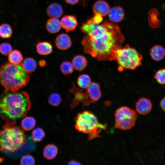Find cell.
<instances>
[{
    "label": "cell",
    "instance_id": "1",
    "mask_svg": "<svg viewBox=\"0 0 165 165\" xmlns=\"http://www.w3.org/2000/svg\"><path fill=\"white\" fill-rule=\"evenodd\" d=\"M81 31L87 34L82 42L85 52L99 61L114 60L124 38L116 24L106 20L101 25L86 22Z\"/></svg>",
    "mask_w": 165,
    "mask_h": 165
},
{
    "label": "cell",
    "instance_id": "2",
    "mask_svg": "<svg viewBox=\"0 0 165 165\" xmlns=\"http://www.w3.org/2000/svg\"><path fill=\"white\" fill-rule=\"evenodd\" d=\"M31 107L28 94L25 91L5 90L0 96V117L9 125L25 116Z\"/></svg>",
    "mask_w": 165,
    "mask_h": 165
},
{
    "label": "cell",
    "instance_id": "3",
    "mask_svg": "<svg viewBox=\"0 0 165 165\" xmlns=\"http://www.w3.org/2000/svg\"><path fill=\"white\" fill-rule=\"evenodd\" d=\"M1 69L0 83L5 90L17 91L25 87L30 80L31 73L24 69L22 64L6 62Z\"/></svg>",
    "mask_w": 165,
    "mask_h": 165
},
{
    "label": "cell",
    "instance_id": "4",
    "mask_svg": "<svg viewBox=\"0 0 165 165\" xmlns=\"http://www.w3.org/2000/svg\"><path fill=\"white\" fill-rule=\"evenodd\" d=\"M26 137L21 128L6 123L0 130V150L14 152L24 145Z\"/></svg>",
    "mask_w": 165,
    "mask_h": 165
},
{
    "label": "cell",
    "instance_id": "5",
    "mask_svg": "<svg viewBox=\"0 0 165 165\" xmlns=\"http://www.w3.org/2000/svg\"><path fill=\"white\" fill-rule=\"evenodd\" d=\"M75 127L79 131L88 134L89 140L98 137L105 127L99 123L97 117L91 112L85 111L78 113L75 118Z\"/></svg>",
    "mask_w": 165,
    "mask_h": 165
},
{
    "label": "cell",
    "instance_id": "6",
    "mask_svg": "<svg viewBox=\"0 0 165 165\" xmlns=\"http://www.w3.org/2000/svg\"><path fill=\"white\" fill-rule=\"evenodd\" d=\"M84 92L82 89L76 87L73 83L72 88L69 90L74 94L75 97L70 107L72 109L80 102L83 107L88 106L92 103L98 100L101 96V93L99 84L96 83H91Z\"/></svg>",
    "mask_w": 165,
    "mask_h": 165
},
{
    "label": "cell",
    "instance_id": "7",
    "mask_svg": "<svg viewBox=\"0 0 165 165\" xmlns=\"http://www.w3.org/2000/svg\"><path fill=\"white\" fill-rule=\"evenodd\" d=\"M142 55L128 45L117 49L116 59L119 65L120 71L123 69L134 70L141 64Z\"/></svg>",
    "mask_w": 165,
    "mask_h": 165
},
{
    "label": "cell",
    "instance_id": "8",
    "mask_svg": "<svg viewBox=\"0 0 165 165\" xmlns=\"http://www.w3.org/2000/svg\"><path fill=\"white\" fill-rule=\"evenodd\" d=\"M115 126L119 129L128 130L135 125L137 118L136 112L127 107H121L115 112Z\"/></svg>",
    "mask_w": 165,
    "mask_h": 165
},
{
    "label": "cell",
    "instance_id": "9",
    "mask_svg": "<svg viewBox=\"0 0 165 165\" xmlns=\"http://www.w3.org/2000/svg\"><path fill=\"white\" fill-rule=\"evenodd\" d=\"M62 27L67 32L74 31L78 25V22L75 16L67 15L63 16L61 20Z\"/></svg>",
    "mask_w": 165,
    "mask_h": 165
},
{
    "label": "cell",
    "instance_id": "10",
    "mask_svg": "<svg viewBox=\"0 0 165 165\" xmlns=\"http://www.w3.org/2000/svg\"><path fill=\"white\" fill-rule=\"evenodd\" d=\"M152 106V104L149 99L142 97L137 102L136 106V110L139 114L145 115L150 112Z\"/></svg>",
    "mask_w": 165,
    "mask_h": 165
},
{
    "label": "cell",
    "instance_id": "11",
    "mask_svg": "<svg viewBox=\"0 0 165 165\" xmlns=\"http://www.w3.org/2000/svg\"><path fill=\"white\" fill-rule=\"evenodd\" d=\"M55 44L59 50H65L68 49L72 45V42L70 37L66 34L59 35L55 40Z\"/></svg>",
    "mask_w": 165,
    "mask_h": 165
},
{
    "label": "cell",
    "instance_id": "12",
    "mask_svg": "<svg viewBox=\"0 0 165 165\" xmlns=\"http://www.w3.org/2000/svg\"><path fill=\"white\" fill-rule=\"evenodd\" d=\"M110 9L108 4L103 0H99L96 2L93 7L94 14L98 13L102 16H105L108 15Z\"/></svg>",
    "mask_w": 165,
    "mask_h": 165
},
{
    "label": "cell",
    "instance_id": "13",
    "mask_svg": "<svg viewBox=\"0 0 165 165\" xmlns=\"http://www.w3.org/2000/svg\"><path fill=\"white\" fill-rule=\"evenodd\" d=\"M108 14L110 20L115 23L121 21L124 16V11L119 6H114L111 8L110 9Z\"/></svg>",
    "mask_w": 165,
    "mask_h": 165
},
{
    "label": "cell",
    "instance_id": "14",
    "mask_svg": "<svg viewBox=\"0 0 165 165\" xmlns=\"http://www.w3.org/2000/svg\"><path fill=\"white\" fill-rule=\"evenodd\" d=\"M46 13L51 18H58L60 17L63 13V9L59 3L53 2L50 4L47 7Z\"/></svg>",
    "mask_w": 165,
    "mask_h": 165
},
{
    "label": "cell",
    "instance_id": "15",
    "mask_svg": "<svg viewBox=\"0 0 165 165\" xmlns=\"http://www.w3.org/2000/svg\"><path fill=\"white\" fill-rule=\"evenodd\" d=\"M159 15V12L156 9L152 8L149 11L148 21L149 25L152 28H156L160 26L161 22L158 17Z\"/></svg>",
    "mask_w": 165,
    "mask_h": 165
},
{
    "label": "cell",
    "instance_id": "16",
    "mask_svg": "<svg viewBox=\"0 0 165 165\" xmlns=\"http://www.w3.org/2000/svg\"><path fill=\"white\" fill-rule=\"evenodd\" d=\"M150 55L153 60L156 61H160L165 57V49L162 46L155 45L151 48Z\"/></svg>",
    "mask_w": 165,
    "mask_h": 165
},
{
    "label": "cell",
    "instance_id": "17",
    "mask_svg": "<svg viewBox=\"0 0 165 165\" xmlns=\"http://www.w3.org/2000/svg\"><path fill=\"white\" fill-rule=\"evenodd\" d=\"M61 22L56 18H51L46 23V28L48 31L50 33L54 34L58 32L61 28Z\"/></svg>",
    "mask_w": 165,
    "mask_h": 165
},
{
    "label": "cell",
    "instance_id": "18",
    "mask_svg": "<svg viewBox=\"0 0 165 165\" xmlns=\"http://www.w3.org/2000/svg\"><path fill=\"white\" fill-rule=\"evenodd\" d=\"M72 63L75 69L78 71H81L86 67L87 61L84 56L81 55H77L73 58Z\"/></svg>",
    "mask_w": 165,
    "mask_h": 165
},
{
    "label": "cell",
    "instance_id": "19",
    "mask_svg": "<svg viewBox=\"0 0 165 165\" xmlns=\"http://www.w3.org/2000/svg\"><path fill=\"white\" fill-rule=\"evenodd\" d=\"M36 48L37 53L42 55H49L52 53L53 50L51 44L46 42L38 43L36 46Z\"/></svg>",
    "mask_w": 165,
    "mask_h": 165
},
{
    "label": "cell",
    "instance_id": "20",
    "mask_svg": "<svg viewBox=\"0 0 165 165\" xmlns=\"http://www.w3.org/2000/svg\"><path fill=\"white\" fill-rule=\"evenodd\" d=\"M58 150V148L55 145L53 144H49L44 148L43 156L47 160H52L56 156Z\"/></svg>",
    "mask_w": 165,
    "mask_h": 165
},
{
    "label": "cell",
    "instance_id": "21",
    "mask_svg": "<svg viewBox=\"0 0 165 165\" xmlns=\"http://www.w3.org/2000/svg\"><path fill=\"white\" fill-rule=\"evenodd\" d=\"M36 124V120L32 117L27 116L24 118L21 123V128L23 130L28 131L33 128Z\"/></svg>",
    "mask_w": 165,
    "mask_h": 165
},
{
    "label": "cell",
    "instance_id": "22",
    "mask_svg": "<svg viewBox=\"0 0 165 165\" xmlns=\"http://www.w3.org/2000/svg\"><path fill=\"white\" fill-rule=\"evenodd\" d=\"M23 57L21 52L19 50H12L9 54L8 60L11 63L18 64H20L22 61Z\"/></svg>",
    "mask_w": 165,
    "mask_h": 165
},
{
    "label": "cell",
    "instance_id": "23",
    "mask_svg": "<svg viewBox=\"0 0 165 165\" xmlns=\"http://www.w3.org/2000/svg\"><path fill=\"white\" fill-rule=\"evenodd\" d=\"M22 64L24 69L30 73L34 71L37 68V63L34 59L31 57L26 58Z\"/></svg>",
    "mask_w": 165,
    "mask_h": 165
},
{
    "label": "cell",
    "instance_id": "24",
    "mask_svg": "<svg viewBox=\"0 0 165 165\" xmlns=\"http://www.w3.org/2000/svg\"><path fill=\"white\" fill-rule=\"evenodd\" d=\"M13 31L12 27L7 24H3L0 25V37L2 38H10L12 35Z\"/></svg>",
    "mask_w": 165,
    "mask_h": 165
},
{
    "label": "cell",
    "instance_id": "25",
    "mask_svg": "<svg viewBox=\"0 0 165 165\" xmlns=\"http://www.w3.org/2000/svg\"><path fill=\"white\" fill-rule=\"evenodd\" d=\"M77 83L81 88L86 89L91 83V79L88 75L82 74L78 77Z\"/></svg>",
    "mask_w": 165,
    "mask_h": 165
},
{
    "label": "cell",
    "instance_id": "26",
    "mask_svg": "<svg viewBox=\"0 0 165 165\" xmlns=\"http://www.w3.org/2000/svg\"><path fill=\"white\" fill-rule=\"evenodd\" d=\"M60 68L61 72L65 75L71 74L74 71L72 63L68 61L63 62L60 65Z\"/></svg>",
    "mask_w": 165,
    "mask_h": 165
},
{
    "label": "cell",
    "instance_id": "27",
    "mask_svg": "<svg viewBox=\"0 0 165 165\" xmlns=\"http://www.w3.org/2000/svg\"><path fill=\"white\" fill-rule=\"evenodd\" d=\"M45 133L43 129L40 128L34 129L32 132V138L34 141L40 142L44 138Z\"/></svg>",
    "mask_w": 165,
    "mask_h": 165
},
{
    "label": "cell",
    "instance_id": "28",
    "mask_svg": "<svg viewBox=\"0 0 165 165\" xmlns=\"http://www.w3.org/2000/svg\"><path fill=\"white\" fill-rule=\"evenodd\" d=\"M61 98L60 95L57 93L52 94L49 97L48 101L49 103L53 106H58L61 102Z\"/></svg>",
    "mask_w": 165,
    "mask_h": 165
},
{
    "label": "cell",
    "instance_id": "29",
    "mask_svg": "<svg viewBox=\"0 0 165 165\" xmlns=\"http://www.w3.org/2000/svg\"><path fill=\"white\" fill-rule=\"evenodd\" d=\"M154 78L160 85H165V69H161L156 71Z\"/></svg>",
    "mask_w": 165,
    "mask_h": 165
},
{
    "label": "cell",
    "instance_id": "30",
    "mask_svg": "<svg viewBox=\"0 0 165 165\" xmlns=\"http://www.w3.org/2000/svg\"><path fill=\"white\" fill-rule=\"evenodd\" d=\"M35 160L33 157L30 154H27L22 156L20 160V164L23 165H33L35 164Z\"/></svg>",
    "mask_w": 165,
    "mask_h": 165
},
{
    "label": "cell",
    "instance_id": "31",
    "mask_svg": "<svg viewBox=\"0 0 165 165\" xmlns=\"http://www.w3.org/2000/svg\"><path fill=\"white\" fill-rule=\"evenodd\" d=\"M12 50V47L9 43L4 42L0 44V53L3 55H9Z\"/></svg>",
    "mask_w": 165,
    "mask_h": 165
},
{
    "label": "cell",
    "instance_id": "32",
    "mask_svg": "<svg viewBox=\"0 0 165 165\" xmlns=\"http://www.w3.org/2000/svg\"><path fill=\"white\" fill-rule=\"evenodd\" d=\"M103 20V16L98 13L94 14V16L88 20L86 22L94 24H99Z\"/></svg>",
    "mask_w": 165,
    "mask_h": 165
},
{
    "label": "cell",
    "instance_id": "33",
    "mask_svg": "<svg viewBox=\"0 0 165 165\" xmlns=\"http://www.w3.org/2000/svg\"><path fill=\"white\" fill-rule=\"evenodd\" d=\"M160 105L162 109L165 112V97L161 101Z\"/></svg>",
    "mask_w": 165,
    "mask_h": 165
},
{
    "label": "cell",
    "instance_id": "34",
    "mask_svg": "<svg viewBox=\"0 0 165 165\" xmlns=\"http://www.w3.org/2000/svg\"><path fill=\"white\" fill-rule=\"evenodd\" d=\"M66 2L69 4L74 5L77 4L79 1V0H65Z\"/></svg>",
    "mask_w": 165,
    "mask_h": 165
},
{
    "label": "cell",
    "instance_id": "35",
    "mask_svg": "<svg viewBox=\"0 0 165 165\" xmlns=\"http://www.w3.org/2000/svg\"><path fill=\"white\" fill-rule=\"evenodd\" d=\"M68 165H80L81 164L75 160H72L68 162Z\"/></svg>",
    "mask_w": 165,
    "mask_h": 165
},
{
    "label": "cell",
    "instance_id": "36",
    "mask_svg": "<svg viewBox=\"0 0 165 165\" xmlns=\"http://www.w3.org/2000/svg\"><path fill=\"white\" fill-rule=\"evenodd\" d=\"M46 61L43 60H41L39 62V64L41 67L44 66L46 65Z\"/></svg>",
    "mask_w": 165,
    "mask_h": 165
},
{
    "label": "cell",
    "instance_id": "37",
    "mask_svg": "<svg viewBox=\"0 0 165 165\" xmlns=\"http://www.w3.org/2000/svg\"><path fill=\"white\" fill-rule=\"evenodd\" d=\"M163 8L164 10H165V2L164 3L163 6Z\"/></svg>",
    "mask_w": 165,
    "mask_h": 165
},
{
    "label": "cell",
    "instance_id": "38",
    "mask_svg": "<svg viewBox=\"0 0 165 165\" xmlns=\"http://www.w3.org/2000/svg\"><path fill=\"white\" fill-rule=\"evenodd\" d=\"M1 68H0V76L1 74Z\"/></svg>",
    "mask_w": 165,
    "mask_h": 165
}]
</instances>
